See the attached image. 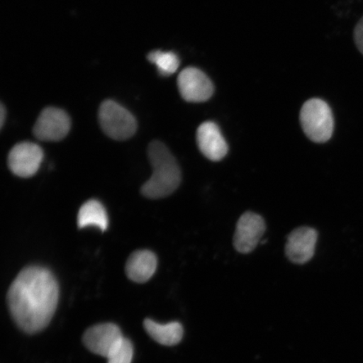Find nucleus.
I'll list each match as a JSON object with an SVG mask.
<instances>
[{
	"mask_svg": "<svg viewBox=\"0 0 363 363\" xmlns=\"http://www.w3.org/2000/svg\"><path fill=\"white\" fill-rule=\"evenodd\" d=\"M318 235L310 227H301L289 235L285 252L296 264H305L314 257Z\"/></svg>",
	"mask_w": 363,
	"mask_h": 363,
	"instance_id": "obj_10",
	"label": "nucleus"
},
{
	"mask_svg": "<svg viewBox=\"0 0 363 363\" xmlns=\"http://www.w3.org/2000/svg\"><path fill=\"white\" fill-rule=\"evenodd\" d=\"M70 128V118L65 111L48 107L40 113L33 133L36 138L43 142H58L67 136Z\"/></svg>",
	"mask_w": 363,
	"mask_h": 363,
	"instance_id": "obj_5",
	"label": "nucleus"
},
{
	"mask_svg": "<svg viewBox=\"0 0 363 363\" xmlns=\"http://www.w3.org/2000/svg\"><path fill=\"white\" fill-rule=\"evenodd\" d=\"M157 267V258L155 254L147 250H140L131 254L126 262L125 272L131 281L143 284L151 279L156 272Z\"/></svg>",
	"mask_w": 363,
	"mask_h": 363,
	"instance_id": "obj_12",
	"label": "nucleus"
},
{
	"mask_svg": "<svg viewBox=\"0 0 363 363\" xmlns=\"http://www.w3.org/2000/svg\"><path fill=\"white\" fill-rule=\"evenodd\" d=\"M178 87L182 98L188 102H204L214 94L211 79L196 67H187L180 72Z\"/></svg>",
	"mask_w": 363,
	"mask_h": 363,
	"instance_id": "obj_7",
	"label": "nucleus"
},
{
	"mask_svg": "<svg viewBox=\"0 0 363 363\" xmlns=\"http://www.w3.org/2000/svg\"><path fill=\"white\" fill-rule=\"evenodd\" d=\"M147 58L162 76L174 74L180 65L179 57L172 52L154 51L148 54Z\"/></svg>",
	"mask_w": 363,
	"mask_h": 363,
	"instance_id": "obj_15",
	"label": "nucleus"
},
{
	"mask_svg": "<svg viewBox=\"0 0 363 363\" xmlns=\"http://www.w3.org/2000/svg\"><path fill=\"white\" fill-rule=\"evenodd\" d=\"M44 152L39 145L24 142L16 145L8 157V164L13 174L21 178H30L40 169Z\"/></svg>",
	"mask_w": 363,
	"mask_h": 363,
	"instance_id": "obj_6",
	"label": "nucleus"
},
{
	"mask_svg": "<svg viewBox=\"0 0 363 363\" xmlns=\"http://www.w3.org/2000/svg\"><path fill=\"white\" fill-rule=\"evenodd\" d=\"M354 42H355L358 51L363 55V16L354 29Z\"/></svg>",
	"mask_w": 363,
	"mask_h": 363,
	"instance_id": "obj_17",
	"label": "nucleus"
},
{
	"mask_svg": "<svg viewBox=\"0 0 363 363\" xmlns=\"http://www.w3.org/2000/svg\"><path fill=\"white\" fill-rule=\"evenodd\" d=\"M144 328L150 337L163 346H175L183 339L184 328L179 322L174 321L162 325L147 319L144 321Z\"/></svg>",
	"mask_w": 363,
	"mask_h": 363,
	"instance_id": "obj_13",
	"label": "nucleus"
},
{
	"mask_svg": "<svg viewBox=\"0 0 363 363\" xmlns=\"http://www.w3.org/2000/svg\"><path fill=\"white\" fill-rule=\"evenodd\" d=\"M7 301L18 328L26 333H38L47 328L55 314L59 301L57 281L44 267H26L13 280Z\"/></svg>",
	"mask_w": 363,
	"mask_h": 363,
	"instance_id": "obj_1",
	"label": "nucleus"
},
{
	"mask_svg": "<svg viewBox=\"0 0 363 363\" xmlns=\"http://www.w3.org/2000/svg\"><path fill=\"white\" fill-rule=\"evenodd\" d=\"M78 225L80 229L85 227H98L102 231L108 226V218L106 208L95 199H91L83 204L78 214Z\"/></svg>",
	"mask_w": 363,
	"mask_h": 363,
	"instance_id": "obj_14",
	"label": "nucleus"
},
{
	"mask_svg": "<svg viewBox=\"0 0 363 363\" xmlns=\"http://www.w3.org/2000/svg\"><path fill=\"white\" fill-rule=\"evenodd\" d=\"M148 157L152 174L142 187L145 197L157 199L169 196L179 187L180 167L169 149L158 140H153L148 147Z\"/></svg>",
	"mask_w": 363,
	"mask_h": 363,
	"instance_id": "obj_2",
	"label": "nucleus"
},
{
	"mask_svg": "<svg viewBox=\"0 0 363 363\" xmlns=\"http://www.w3.org/2000/svg\"><path fill=\"white\" fill-rule=\"evenodd\" d=\"M134 348L130 340L124 337L115 350L108 357V363H131Z\"/></svg>",
	"mask_w": 363,
	"mask_h": 363,
	"instance_id": "obj_16",
	"label": "nucleus"
},
{
	"mask_svg": "<svg viewBox=\"0 0 363 363\" xmlns=\"http://www.w3.org/2000/svg\"><path fill=\"white\" fill-rule=\"evenodd\" d=\"M6 108H4V106L1 104V107H0V127H1V128L4 126V121H6Z\"/></svg>",
	"mask_w": 363,
	"mask_h": 363,
	"instance_id": "obj_18",
	"label": "nucleus"
},
{
	"mask_svg": "<svg viewBox=\"0 0 363 363\" xmlns=\"http://www.w3.org/2000/svg\"><path fill=\"white\" fill-rule=\"evenodd\" d=\"M123 339L121 330L116 325L106 323L86 330L83 342L91 352L108 358Z\"/></svg>",
	"mask_w": 363,
	"mask_h": 363,
	"instance_id": "obj_8",
	"label": "nucleus"
},
{
	"mask_svg": "<svg viewBox=\"0 0 363 363\" xmlns=\"http://www.w3.org/2000/svg\"><path fill=\"white\" fill-rule=\"evenodd\" d=\"M266 231L264 220L253 212L240 216L234 235V247L240 253L252 252L261 242Z\"/></svg>",
	"mask_w": 363,
	"mask_h": 363,
	"instance_id": "obj_9",
	"label": "nucleus"
},
{
	"mask_svg": "<svg viewBox=\"0 0 363 363\" xmlns=\"http://www.w3.org/2000/svg\"><path fill=\"white\" fill-rule=\"evenodd\" d=\"M303 133L316 143L328 142L333 135L334 117L328 104L320 99H311L303 104L301 111Z\"/></svg>",
	"mask_w": 363,
	"mask_h": 363,
	"instance_id": "obj_3",
	"label": "nucleus"
},
{
	"mask_svg": "<svg viewBox=\"0 0 363 363\" xmlns=\"http://www.w3.org/2000/svg\"><path fill=\"white\" fill-rule=\"evenodd\" d=\"M99 121L104 133L113 140L129 139L138 128L133 113L113 101L102 103L99 108Z\"/></svg>",
	"mask_w": 363,
	"mask_h": 363,
	"instance_id": "obj_4",
	"label": "nucleus"
},
{
	"mask_svg": "<svg viewBox=\"0 0 363 363\" xmlns=\"http://www.w3.org/2000/svg\"><path fill=\"white\" fill-rule=\"evenodd\" d=\"M196 138L199 150L208 160L220 161L228 152V145L214 122L207 121L199 125Z\"/></svg>",
	"mask_w": 363,
	"mask_h": 363,
	"instance_id": "obj_11",
	"label": "nucleus"
}]
</instances>
